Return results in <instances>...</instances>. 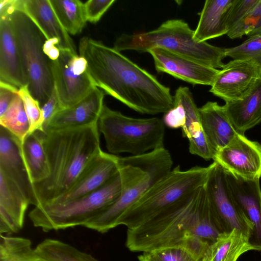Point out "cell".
Listing matches in <instances>:
<instances>
[{
    "label": "cell",
    "instance_id": "cell-24",
    "mask_svg": "<svg viewBox=\"0 0 261 261\" xmlns=\"http://www.w3.org/2000/svg\"><path fill=\"white\" fill-rule=\"evenodd\" d=\"M234 0H207L205 2L194 37L198 42L222 36L228 33L226 19Z\"/></svg>",
    "mask_w": 261,
    "mask_h": 261
},
{
    "label": "cell",
    "instance_id": "cell-26",
    "mask_svg": "<svg viewBox=\"0 0 261 261\" xmlns=\"http://www.w3.org/2000/svg\"><path fill=\"white\" fill-rule=\"evenodd\" d=\"M250 250L252 249L248 238L234 229L220 234L211 243L201 261H237L241 255Z\"/></svg>",
    "mask_w": 261,
    "mask_h": 261
},
{
    "label": "cell",
    "instance_id": "cell-1",
    "mask_svg": "<svg viewBox=\"0 0 261 261\" xmlns=\"http://www.w3.org/2000/svg\"><path fill=\"white\" fill-rule=\"evenodd\" d=\"M97 87L143 114L166 113L174 106L170 88L120 51L89 37L79 43Z\"/></svg>",
    "mask_w": 261,
    "mask_h": 261
},
{
    "label": "cell",
    "instance_id": "cell-3",
    "mask_svg": "<svg viewBox=\"0 0 261 261\" xmlns=\"http://www.w3.org/2000/svg\"><path fill=\"white\" fill-rule=\"evenodd\" d=\"M172 165L171 154L164 147L141 155L119 157L120 196L84 226L103 233L118 226V221L126 211L168 174L172 170Z\"/></svg>",
    "mask_w": 261,
    "mask_h": 261
},
{
    "label": "cell",
    "instance_id": "cell-14",
    "mask_svg": "<svg viewBox=\"0 0 261 261\" xmlns=\"http://www.w3.org/2000/svg\"><path fill=\"white\" fill-rule=\"evenodd\" d=\"M228 187L236 202L252 225L248 242L261 251V188L259 180H246L226 171Z\"/></svg>",
    "mask_w": 261,
    "mask_h": 261
},
{
    "label": "cell",
    "instance_id": "cell-34",
    "mask_svg": "<svg viewBox=\"0 0 261 261\" xmlns=\"http://www.w3.org/2000/svg\"><path fill=\"white\" fill-rule=\"evenodd\" d=\"M149 253L156 261H199L185 249L178 246L162 248Z\"/></svg>",
    "mask_w": 261,
    "mask_h": 261
},
{
    "label": "cell",
    "instance_id": "cell-19",
    "mask_svg": "<svg viewBox=\"0 0 261 261\" xmlns=\"http://www.w3.org/2000/svg\"><path fill=\"white\" fill-rule=\"evenodd\" d=\"M105 92L94 88L84 99L70 108L59 111L43 132L49 129L78 127L97 124L103 107Z\"/></svg>",
    "mask_w": 261,
    "mask_h": 261
},
{
    "label": "cell",
    "instance_id": "cell-37",
    "mask_svg": "<svg viewBox=\"0 0 261 261\" xmlns=\"http://www.w3.org/2000/svg\"><path fill=\"white\" fill-rule=\"evenodd\" d=\"M61 110L62 109L54 88L47 101L41 107L42 114L41 132L44 131L52 118Z\"/></svg>",
    "mask_w": 261,
    "mask_h": 261
},
{
    "label": "cell",
    "instance_id": "cell-42",
    "mask_svg": "<svg viewBox=\"0 0 261 261\" xmlns=\"http://www.w3.org/2000/svg\"><path fill=\"white\" fill-rule=\"evenodd\" d=\"M139 261H156L152 255L149 252H144L138 256Z\"/></svg>",
    "mask_w": 261,
    "mask_h": 261
},
{
    "label": "cell",
    "instance_id": "cell-5",
    "mask_svg": "<svg viewBox=\"0 0 261 261\" xmlns=\"http://www.w3.org/2000/svg\"><path fill=\"white\" fill-rule=\"evenodd\" d=\"M194 32L184 20L169 19L149 32L122 34L116 39L113 48L119 51L132 50L143 53L159 47L206 66L222 69L224 65L222 60L227 57L226 48L198 42L194 37Z\"/></svg>",
    "mask_w": 261,
    "mask_h": 261
},
{
    "label": "cell",
    "instance_id": "cell-2",
    "mask_svg": "<svg viewBox=\"0 0 261 261\" xmlns=\"http://www.w3.org/2000/svg\"><path fill=\"white\" fill-rule=\"evenodd\" d=\"M97 124L43 132L49 174L33 184L37 205L50 204L72 188L102 150Z\"/></svg>",
    "mask_w": 261,
    "mask_h": 261
},
{
    "label": "cell",
    "instance_id": "cell-16",
    "mask_svg": "<svg viewBox=\"0 0 261 261\" xmlns=\"http://www.w3.org/2000/svg\"><path fill=\"white\" fill-rule=\"evenodd\" d=\"M31 204L27 196L11 178L0 171V232L17 233L23 226Z\"/></svg>",
    "mask_w": 261,
    "mask_h": 261
},
{
    "label": "cell",
    "instance_id": "cell-9",
    "mask_svg": "<svg viewBox=\"0 0 261 261\" xmlns=\"http://www.w3.org/2000/svg\"><path fill=\"white\" fill-rule=\"evenodd\" d=\"M49 61L54 88L62 109L75 105L96 87L86 60L76 53L60 50L59 58Z\"/></svg>",
    "mask_w": 261,
    "mask_h": 261
},
{
    "label": "cell",
    "instance_id": "cell-10",
    "mask_svg": "<svg viewBox=\"0 0 261 261\" xmlns=\"http://www.w3.org/2000/svg\"><path fill=\"white\" fill-rule=\"evenodd\" d=\"M204 188L222 233L236 229L248 238L252 229V223L232 197L228 187L225 170L215 162Z\"/></svg>",
    "mask_w": 261,
    "mask_h": 261
},
{
    "label": "cell",
    "instance_id": "cell-31",
    "mask_svg": "<svg viewBox=\"0 0 261 261\" xmlns=\"http://www.w3.org/2000/svg\"><path fill=\"white\" fill-rule=\"evenodd\" d=\"M226 55L233 59H253L261 66V34L249 37L238 46L226 48Z\"/></svg>",
    "mask_w": 261,
    "mask_h": 261
},
{
    "label": "cell",
    "instance_id": "cell-28",
    "mask_svg": "<svg viewBox=\"0 0 261 261\" xmlns=\"http://www.w3.org/2000/svg\"><path fill=\"white\" fill-rule=\"evenodd\" d=\"M35 249L40 255L50 261H99L91 255L55 239H45Z\"/></svg>",
    "mask_w": 261,
    "mask_h": 261
},
{
    "label": "cell",
    "instance_id": "cell-8",
    "mask_svg": "<svg viewBox=\"0 0 261 261\" xmlns=\"http://www.w3.org/2000/svg\"><path fill=\"white\" fill-rule=\"evenodd\" d=\"M10 19L28 77L29 90L41 107L54 88L49 59L43 49L46 39L23 12L15 11Z\"/></svg>",
    "mask_w": 261,
    "mask_h": 261
},
{
    "label": "cell",
    "instance_id": "cell-6",
    "mask_svg": "<svg viewBox=\"0 0 261 261\" xmlns=\"http://www.w3.org/2000/svg\"><path fill=\"white\" fill-rule=\"evenodd\" d=\"M111 154H143L164 146L165 128L157 117H130L103 105L97 122Z\"/></svg>",
    "mask_w": 261,
    "mask_h": 261
},
{
    "label": "cell",
    "instance_id": "cell-30",
    "mask_svg": "<svg viewBox=\"0 0 261 261\" xmlns=\"http://www.w3.org/2000/svg\"><path fill=\"white\" fill-rule=\"evenodd\" d=\"M1 126L14 135L21 144L30 133V124L23 102L17 95L5 112L0 116Z\"/></svg>",
    "mask_w": 261,
    "mask_h": 261
},
{
    "label": "cell",
    "instance_id": "cell-39",
    "mask_svg": "<svg viewBox=\"0 0 261 261\" xmlns=\"http://www.w3.org/2000/svg\"><path fill=\"white\" fill-rule=\"evenodd\" d=\"M21 0H0V18L11 15L18 11Z\"/></svg>",
    "mask_w": 261,
    "mask_h": 261
},
{
    "label": "cell",
    "instance_id": "cell-7",
    "mask_svg": "<svg viewBox=\"0 0 261 261\" xmlns=\"http://www.w3.org/2000/svg\"><path fill=\"white\" fill-rule=\"evenodd\" d=\"M122 181L119 172L101 188L74 200L35 207L29 217L33 225L43 231L84 226L120 196Z\"/></svg>",
    "mask_w": 261,
    "mask_h": 261
},
{
    "label": "cell",
    "instance_id": "cell-32",
    "mask_svg": "<svg viewBox=\"0 0 261 261\" xmlns=\"http://www.w3.org/2000/svg\"><path fill=\"white\" fill-rule=\"evenodd\" d=\"M18 93L22 100L29 120V133L38 130L41 131L42 125V114L39 101L30 93L28 86L19 89Z\"/></svg>",
    "mask_w": 261,
    "mask_h": 261
},
{
    "label": "cell",
    "instance_id": "cell-25",
    "mask_svg": "<svg viewBox=\"0 0 261 261\" xmlns=\"http://www.w3.org/2000/svg\"><path fill=\"white\" fill-rule=\"evenodd\" d=\"M21 151L33 184L44 180L49 174V168L44 145L43 132L38 130L29 133L21 145Z\"/></svg>",
    "mask_w": 261,
    "mask_h": 261
},
{
    "label": "cell",
    "instance_id": "cell-29",
    "mask_svg": "<svg viewBox=\"0 0 261 261\" xmlns=\"http://www.w3.org/2000/svg\"><path fill=\"white\" fill-rule=\"evenodd\" d=\"M30 240L1 235L0 261H50L32 247Z\"/></svg>",
    "mask_w": 261,
    "mask_h": 261
},
{
    "label": "cell",
    "instance_id": "cell-22",
    "mask_svg": "<svg viewBox=\"0 0 261 261\" xmlns=\"http://www.w3.org/2000/svg\"><path fill=\"white\" fill-rule=\"evenodd\" d=\"M201 122L207 139L216 153L239 133L227 117L223 106L208 101L199 108Z\"/></svg>",
    "mask_w": 261,
    "mask_h": 261
},
{
    "label": "cell",
    "instance_id": "cell-23",
    "mask_svg": "<svg viewBox=\"0 0 261 261\" xmlns=\"http://www.w3.org/2000/svg\"><path fill=\"white\" fill-rule=\"evenodd\" d=\"M228 120L238 133L245 132L261 121V79L241 99L223 106Z\"/></svg>",
    "mask_w": 261,
    "mask_h": 261
},
{
    "label": "cell",
    "instance_id": "cell-36",
    "mask_svg": "<svg viewBox=\"0 0 261 261\" xmlns=\"http://www.w3.org/2000/svg\"><path fill=\"white\" fill-rule=\"evenodd\" d=\"M186 112L183 106L174 100L173 107L163 116L164 125L171 128H182L186 123Z\"/></svg>",
    "mask_w": 261,
    "mask_h": 261
},
{
    "label": "cell",
    "instance_id": "cell-4",
    "mask_svg": "<svg viewBox=\"0 0 261 261\" xmlns=\"http://www.w3.org/2000/svg\"><path fill=\"white\" fill-rule=\"evenodd\" d=\"M213 163L207 167L181 170L176 166L151 187L122 215L118 225L134 229L158 215L185 202L206 183Z\"/></svg>",
    "mask_w": 261,
    "mask_h": 261
},
{
    "label": "cell",
    "instance_id": "cell-41",
    "mask_svg": "<svg viewBox=\"0 0 261 261\" xmlns=\"http://www.w3.org/2000/svg\"><path fill=\"white\" fill-rule=\"evenodd\" d=\"M257 9L259 15V19L253 31L248 36L250 37L254 35L261 34V0L257 5Z\"/></svg>",
    "mask_w": 261,
    "mask_h": 261
},
{
    "label": "cell",
    "instance_id": "cell-12",
    "mask_svg": "<svg viewBox=\"0 0 261 261\" xmlns=\"http://www.w3.org/2000/svg\"><path fill=\"white\" fill-rule=\"evenodd\" d=\"M226 171L246 180L261 177V144L238 133L213 159Z\"/></svg>",
    "mask_w": 261,
    "mask_h": 261
},
{
    "label": "cell",
    "instance_id": "cell-27",
    "mask_svg": "<svg viewBox=\"0 0 261 261\" xmlns=\"http://www.w3.org/2000/svg\"><path fill=\"white\" fill-rule=\"evenodd\" d=\"M50 5L65 30L71 35L81 33L85 26L84 3L79 0H49Z\"/></svg>",
    "mask_w": 261,
    "mask_h": 261
},
{
    "label": "cell",
    "instance_id": "cell-11",
    "mask_svg": "<svg viewBox=\"0 0 261 261\" xmlns=\"http://www.w3.org/2000/svg\"><path fill=\"white\" fill-rule=\"evenodd\" d=\"M261 79V66L253 59H233L224 64L210 92L226 102L243 98Z\"/></svg>",
    "mask_w": 261,
    "mask_h": 261
},
{
    "label": "cell",
    "instance_id": "cell-20",
    "mask_svg": "<svg viewBox=\"0 0 261 261\" xmlns=\"http://www.w3.org/2000/svg\"><path fill=\"white\" fill-rule=\"evenodd\" d=\"M174 100L184 107L186 115L185 125L181 128L182 136L189 141V152L205 160L213 159L215 153L204 133L197 108L189 88L178 87L173 96Z\"/></svg>",
    "mask_w": 261,
    "mask_h": 261
},
{
    "label": "cell",
    "instance_id": "cell-13",
    "mask_svg": "<svg viewBox=\"0 0 261 261\" xmlns=\"http://www.w3.org/2000/svg\"><path fill=\"white\" fill-rule=\"evenodd\" d=\"M156 70L193 85L212 86L220 70L159 47L150 49Z\"/></svg>",
    "mask_w": 261,
    "mask_h": 261
},
{
    "label": "cell",
    "instance_id": "cell-18",
    "mask_svg": "<svg viewBox=\"0 0 261 261\" xmlns=\"http://www.w3.org/2000/svg\"><path fill=\"white\" fill-rule=\"evenodd\" d=\"M10 16L0 18V81L20 89L28 85V80Z\"/></svg>",
    "mask_w": 261,
    "mask_h": 261
},
{
    "label": "cell",
    "instance_id": "cell-38",
    "mask_svg": "<svg viewBox=\"0 0 261 261\" xmlns=\"http://www.w3.org/2000/svg\"><path fill=\"white\" fill-rule=\"evenodd\" d=\"M17 87L0 81V116L7 111L15 97L18 95Z\"/></svg>",
    "mask_w": 261,
    "mask_h": 261
},
{
    "label": "cell",
    "instance_id": "cell-15",
    "mask_svg": "<svg viewBox=\"0 0 261 261\" xmlns=\"http://www.w3.org/2000/svg\"><path fill=\"white\" fill-rule=\"evenodd\" d=\"M119 160V156L102 150L87 165L69 191L50 204L64 203L101 188L118 172Z\"/></svg>",
    "mask_w": 261,
    "mask_h": 261
},
{
    "label": "cell",
    "instance_id": "cell-35",
    "mask_svg": "<svg viewBox=\"0 0 261 261\" xmlns=\"http://www.w3.org/2000/svg\"><path fill=\"white\" fill-rule=\"evenodd\" d=\"M115 0H89L84 3L87 21L95 23L111 7Z\"/></svg>",
    "mask_w": 261,
    "mask_h": 261
},
{
    "label": "cell",
    "instance_id": "cell-33",
    "mask_svg": "<svg viewBox=\"0 0 261 261\" xmlns=\"http://www.w3.org/2000/svg\"><path fill=\"white\" fill-rule=\"evenodd\" d=\"M260 0H234L227 15L228 32L237 24L259 3Z\"/></svg>",
    "mask_w": 261,
    "mask_h": 261
},
{
    "label": "cell",
    "instance_id": "cell-21",
    "mask_svg": "<svg viewBox=\"0 0 261 261\" xmlns=\"http://www.w3.org/2000/svg\"><path fill=\"white\" fill-rule=\"evenodd\" d=\"M19 11L32 20L46 40L57 39L60 50L76 53L72 39L60 23L49 0H22Z\"/></svg>",
    "mask_w": 261,
    "mask_h": 261
},
{
    "label": "cell",
    "instance_id": "cell-40",
    "mask_svg": "<svg viewBox=\"0 0 261 261\" xmlns=\"http://www.w3.org/2000/svg\"><path fill=\"white\" fill-rule=\"evenodd\" d=\"M59 41L56 38L46 40L43 46L44 54L50 60H57L60 55V50L57 47Z\"/></svg>",
    "mask_w": 261,
    "mask_h": 261
},
{
    "label": "cell",
    "instance_id": "cell-17",
    "mask_svg": "<svg viewBox=\"0 0 261 261\" xmlns=\"http://www.w3.org/2000/svg\"><path fill=\"white\" fill-rule=\"evenodd\" d=\"M21 142L5 128L0 127V171L13 180L36 206L33 184L27 172L21 151Z\"/></svg>",
    "mask_w": 261,
    "mask_h": 261
}]
</instances>
